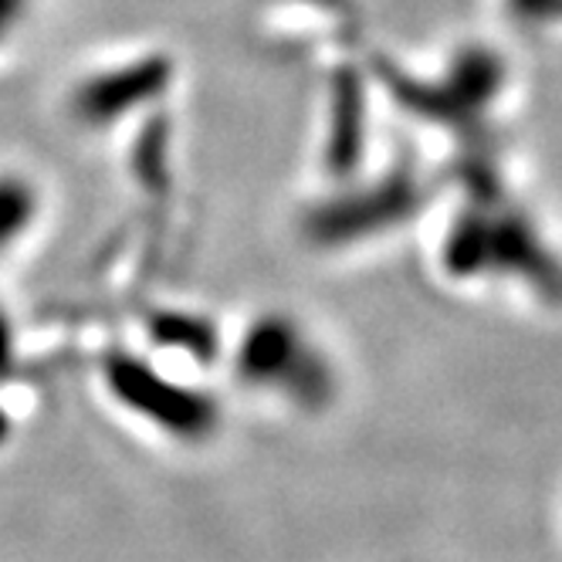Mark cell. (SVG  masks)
<instances>
[{"instance_id":"1","label":"cell","mask_w":562,"mask_h":562,"mask_svg":"<svg viewBox=\"0 0 562 562\" xmlns=\"http://www.w3.org/2000/svg\"><path fill=\"white\" fill-rule=\"evenodd\" d=\"M14 14H18V4H14V0H0V34H4V31L11 27Z\"/></svg>"}]
</instances>
